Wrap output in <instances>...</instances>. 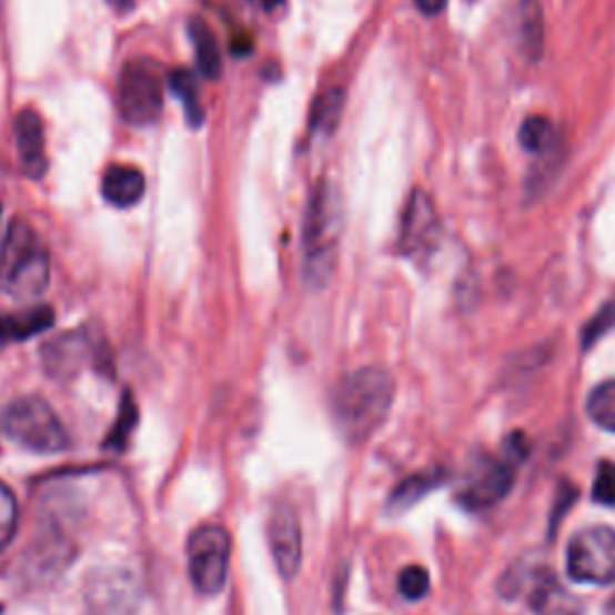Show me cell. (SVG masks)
Masks as SVG:
<instances>
[{"mask_svg":"<svg viewBox=\"0 0 615 615\" xmlns=\"http://www.w3.org/2000/svg\"><path fill=\"white\" fill-rule=\"evenodd\" d=\"M394 402V380L380 365L346 375L334 390L332 414L349 443H365L383 426Z\"/></svg>","mask_w":615,"mask_h":615,"instance_id":"obj_1","label":"cell"},{"mask_svg":"<svg viewBox=\"0 0 615 615\" xmlns=\"http://www.w3.org/2000/svg\"><path fill=\"white\" fill-rule=\"evenodd\" d=\"M342 226L344 204L340 188L334 185L332 179H322L313 188L303 219V276L313 286L330 280Z\"/></svg>","mask_w":615,"mask_h":615,"instance_id":"obj_2","label":"cell"},{"mask_svg":"<svg viewBox=\"0 0 615 615\" xmlns=\"http://www.w3.org/2000/svg\"><path fill=\"white\" fill-rule=\"evenodd\" d=\"M51 280L49 251L39 233L14 219L0 241V289L12 299H39Z\"/></svg>","mask_w":615,"mask_h":615,"instance_id":"obj_3","label":"cell"},{"mask_svg":"<svg viewBox=\"0 0 615 615\" xmlns=\"http://www.w3.org/2000/svg\"><path fill=\"white\" fill-rule=\"evenodd\" d=\"M526 455H530V445L522 433L510 437L501 457L478 455L466 468L457 501L468 510H488L497 505L515 486L517 466Z\"/></svg>","mask_w":615,"mask_h":615,"instance_id":"obj_4","label":"cell"},{"mask_svg":"<svg viewBox=\"0 0 615 615\" xmlns=\"http://www.w3.org/2000/svg\"><path fill=\"white\" fill-rule=\"evenodd\" d=\"M8 441L37 455H58L68 447V431L53 409L39 397H20L0 416Z\"/></svg>","mask_w":615,"mask_h":615,"instance_id":"obj_5","label":"cell"},{"mask_svg":"<svg viewBox=\"0 0 615 615\" xmlns=\"http://www.w3.org/2000/svg\"><path fill=\"white\" fill-rule=\"evenodd\" d=\"M231 565V536L219 524H202L188 538V573L195 589L214 596L224 589Z\"/></svg>","mask_w":615,"mask_h":615,"instance_id":"obj_6","label":"cell"},{"mask_svg":"<svg viewBox=\"0 0 615 615\" xmlns=\"http://www.w3.org/2000/svg\"><path fill=\"white\" fill-rule=\"evenodd\" d=\"M567 575L579 584H615V530L587 526L567 546Z\"/></svg>","mask_w":615,"mask_h":615,"instance_id":"obj_7","label":"cell"},{"mask_svg":"<svg viewBox=\"0 0 615 615\" xmlns=\"http://www.w3.org/2000/svg\"><path fill=\"white\" fill-rule=\"evenodd\" d=\"M119 109L130 125H152L164 109L159 78L142 61L123 65L119 78Z\"/></svg>","mask_w":615,"mask_h":615,"instance_id":"obj_8","label":"cell"},{"mask_svg":"<svg viewBox=\"0 0 615 615\" xmlns=\"http://www.w3.org/2000/svg\"><path fill=\"white\" fill-rule=\"evenodd\" d=\"M437 245H441V219H437L435 204L423 190H414L402 214L400 251L409 260L426 262L437 251Z\"/></svg>","mask_w":615,"mask_h":615,"instance_id":"obj_9","label":"cell"},{"mask_svg":"<svg viewBox=\"0 0 615 615\" xmlns=\"http://www.w3.org/2000/svg\"><path fill=\"white\" fill-rule=\"evenodd\" d=\"M526 587V602H530V608L534 615H582L584 606L579 598L565 589L548 567H536L530 582L524 577L503 579L501 582V592L507 598L520 596V592Z\"/></svg>","mask_w":615,"mask_h":615,"instance_id":"obj_10","label":"cell"},{"mask_svg":"<svg viewBox=\"0 0 615 615\" xmlns=\"http://www.w3.org/2000/svg\"><path fill=\"white\" fill-rule=\"evenodd\" d=\"M268 541L274 565L286 579H294L303 563V534L296 512L291 507H274L268 522Z\"/></svg>","mask_w":615,"mask_h":615,"instance_id":"obj_11","label":"cell"},{"mask_svg":"<svg viewBox=\"0 0 615 615\" xmlns=\"http://www.w3.org/2000/svg\"><path fill=\"white\" fill-rule=\"evenodd\" d=\"M14 135H18L22 171L29 175V179H41L49 169L47 135H43L41 115L34 109H22L18 121H14Z\"/></svg>","mask_w":615,"mask_h":615,"instance_id":"obj_12","label":"cell"},{"mask_svg":"<svg viewBox=\"0 0 615 615\" xmlns=\"http://www.w3.org/2000/svg\"><path fill=\"white\" fill-rule=\"evenodd\" d=\"M144 190H148V181L138 167L113 164L101 175V195L119 210L135 208L144 198Z\"/></svg>","mask_w":615,"mask_h":615,"instance_id":"obj_13","label":"cell"},{"mask_svg":"<svg viewBox=\"0 0 615 615\" xmlns=\"http://www.w3.org/2000/svg\"><path fill=\"white\" fill-rule=\"evenodd\" d=\"M53 325V308L51 305H34L20 313L0 315V342L14 344L24 342L29 336L41 334Z\"/></svg>","mask_w":615,"mask_h":615,"instance_id":"obj_14","label":"cell"},{"mask_svg":"<svg viewBox=\"0 0 615 615\" xmlns=\"http://www.w3.org/2000/svg\"><path fill=\"white\" fill-rule=\"evenodd\" d=\"M188 34H190V41H193L198 68L202 72V78L216 80L219 75H222L224 63H222V51H219V43H216L212 27L200 18H193L188 24Z\"/></svg>","mask_w":615,"mask_h":615,"instance_id":"obj_15","label":"cell"},{"mask_svg":"<svg viewBox=\"0 0 615 615\" xmlns=\"http://www.w3.org/2000/svg\"><path fill=\"white\" fill-rule=\"evenodd\" d=\"M344 109V92L340 87H332V90L322 92L315 99V107L311 111V130L320 135L334 133V128L340 125V115Z\"/></svg>","mask_w":615,"mask_h":615,"instance_id":"obj_16","label":"cell"},{"mask_svg":"<svg viewBox=\"0 0 615 615\" xmlns=\"http://www.w3.org/2000/svg\"><path fill=\"white\" fill-rule=\"evenodd\" d=\"M169 84H171V90L173 94L179 97L183 101V107H185V115H188V121L190 125H202L204 123V109L200 104V97H198V80L195 75L190 70H173L171 72V78H169Z\"/></svg>","mask_w":615,"mask_h":615,"instance_id":"obj_17","label":"cell"},{"mask_svg":"<svg viewBox=\"0 0 615 615\" xmlns=\"http://www.w3.org/2000/svg\"><path fill=\"white\" fill-rule=\"evenodd\" d=\"M587 414L598 429L615 433V380L596 385L587 400Z\"/></svg>","mask_w":615,"mask_h":615,"instance_id":"obj_18","label":"cell"},{"mask_svg":"<svg viewBox=\"0 0 615 615\" xmlns=\"http://www.w3.org/2000/svg\"><path fill=\"white\" fill-rule=\"evenodd\" d=\"M437 481H441V476L437 474H416L412 478L402 481L397 488L392 491L390 495V510L394 512H404L412 505H416L423 495H426L431 488L437 486Z\"/></svg>","mask_w":615,"mask_h":615,"instance_id":"obj_19","label":"cell"},{"mask_svg":"<svg viewBox=\"0 0 615 615\" xmlns=\"http://www.w3.org/2000/svg\"><path fill=\"white\" fill-rule=\"evenodd\" d=\"M135 426H138V404L133 400V394L125 392L123 400H121V406H119V416H115L113 429H111L109 437L104 441V447L115 450V452L125 450L130 435H133V431H135Z\"/></svg>","mask_w":615,"mask_h":615,"instance_id":"obj_20","label":"cell"},{"mask_svg":"<svg viewBox=\"0 0 615 615\" xmlns=\"http://www.w3.org/2000/svg\"><path fill=\"white\" fill-rule=\"evenodd\" d=\"M520 142L524 150L544 154L555 142V128L544 115H532V119H526L520 128Z\"/></svg>","mask_w":615,"mask_h":615,"instance_id":"obj_21","label":"cell"},{"mask_svg":"<svg viewBox=\"0 0 615 615\" xmlns=\"http://www.w3.org/2000/svg\"><path fill=\"white\" fill-rule=\"evenodd\" d=\"M18 497L0 481V553L10 546L14 530H18Z\"/></svg>","mask_w":615,"mask_h":615,"instance_id":"obj_22","label":"cell"},{"mask_svg":"<svg viewBox=\"0 0 615 615\" xmlns=\"http://www.w3.org/2000/svg\"><path fill=\"white\" fill-rule=\"evenodd\" d=\"M397 587H400V594L404 598H409V602H419V598L429 594V587H431V577L426 573V567H421V565L404 567L400 573Z\"/></svg>","mask_w":615,"mask_h":615,"instance_id":"obj_23","label":"cell"},{"mask_svg":"<svg viewBox=\"0 0 615 615\" xmlns=\"http://www.w3.org/2000/svg\"><path fill=\"white\" fill-rule=\"evenodd\" d=\"M594 501L615 505V462H602L594 478Z\"/></svg>","mask_w":615,"mask_h":615,"instance_id":"obj_24","label":"cell"},{"mask_svg":"<svg viewBox=\"0 0 615 615\" xmlns=\"http://www.w3.org/2000/svg\"><path fill=\"white\" fill-rule=\"evenodd\" d=\"M613 315H615V313H613V305H608L606 311H602V313H598V315L594 317L592 325H589L587 330H584V346H589L594 340H598V334H602L604 327L611 325V322H613Z\"/></svg>","mask_w":615,"mask_h":615,"instance_id":"obj_25","label":"cell"},{"mask_svg":"<svg viewBox=\"0 0 615 615\" xmlns=\"http://www.w3.org/2000/svg\"><path fill=\"white\" fill-rule=\"evenodd\" d=\"M447 0H416V6L421 12H426V14H437L443 8H445Z\"/></svg>","mask_w":615,"mask_h":615,"instance_id":"obj_26","label":"cell"},{"mask_svg":"<svg viewBox=\"0 0 615 615\" xmlns=\"http://www.w3.org/2000/svg\"><path fill=\"white\" fill-rule=\"evenodd\" d=\"M109 3H111L113 8L125 10V8H130V6H133V0H109Z\"/></svg>","mask_w":615,"mask_h":615,"instance_id":"obj_27","label":"cell"},{"mask_svg":"<svg viewBox=\"0 0 615 615\" xmlns=\"http://www.w3.org/2000/svg\"><path fill=\"white\" fill-rule=\"evenodd\" d=\"M284 3V0H262V6H265L268 10H274V8H280Z\"/></svg>","mask_w":615,"mask_h":615,"instance_id":"obj_28","label":"cell"},{"mask_svg":"<svg viewBox=\"0 0 615 615\" xmlns=\"http://www.w3.org/2000/svg\"><path fill=\"white\" fill-rule=\"evenodd\" d=\"M606 615H615V596L608 598V604H606Z\"/></svg>","mask_w":615,"mask_h":615,"instance_id":"obj_29","label":"cell"},{"mask_svg":"<svg viewBox=\"0 0 615 615\" xmlns=\"http://www.w3.org/2000/svg\"><path fill=\"white\" fill-rule=\"evenodd\" d=\"M0 229H3V204H0ZM3 241V239H0Z\"/></svg>","mask_w":615,"mask_h":615,"instance_id":"obj_30","label":"cell"}]
</instances>
